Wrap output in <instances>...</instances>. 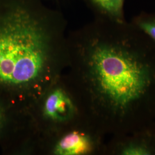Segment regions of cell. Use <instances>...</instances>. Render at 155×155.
Wrapping results in <instances>:
<instances>
[{
  "mask_svg": "<svg viewBox=\"0 0 155 155\" xmlns=\"http://www.w3.org/2000/svg\"><path fill=\"white\" fill-rule=\"evenodd\" d=\"M80 51L94 114L116 135L155 124V43L130 22L96 17Z\"/></svg>",
  "mask_w": 155,
  "mask_h": 155,
  "instance_id": "obj_1",
  "label": "cell"
},
{
  "mask_svg": "<svg viewBox=\"0 0 155 155\" xmlns=\"http://www.w3.org/2000/svg\"><path fill=\"white\" fill-rule=\"evenodd\" d=\"M62 15L41 0H0V97L39 79Z\"/></svg>",
  "mask_w": 155,
  "mask_h": 155,
  "instance_id": "obj_2",
  "label": "cell"
},
{
  "mask_svg": "<svg viewBox=\"0 0 155 155\" xmlns=\"http://www.w3.org/2000/svg\"><path fill=\"white\" fill-rule=\"evenodd\" d=\"M110 153L114 155H155V124L132 133L114 136Z\"/></svg>",
  "mask_w": 155,
  "mask_h": 155,
  "instance_id": "obj_3",
  "label": "cell"
},
{
  "mask_svg": "<svg viewBox=\"0 0 155 155\" xmlns=\"http://www.w3.org/2000/svg\"><path fill=\"white\" fill-rule=\"evenodd\" d=\"M96 137L90 133L73 131L59 141L55 153L60 155H82L91 154L97 149Z\"/></svg>",
  "mask_w": 155,
  "mask_h": 155,
  "instance_id": "obj_4",
  "label": "cell"
},
{
  "mask_svg": "<svg viewBox=\"0 0 155 155\" xmlns=\"http://www.w3.org/2000/svg\"><path fill=\"white\" fill-rule=\"evenodd\" d=\"M73 111L74 105L71 101L61 89L54 90L45 101V114L53 120H66Z\"/></svg>",
  "mask_w": 155,
  "mask_h": 155,
  "instance_id": "obj_5",
  "label": "cell"
},
{
  "mask_svg": "<svg viewBox=\"0 0 155 155\" xmlns=\"http://www.w3.org/2000/svg\"><path fill=\"white\" fill-rule=\"evenodd\" d=\"M96 17L116 21H126L125 0H85Z\"/></svg>",
  "mask_w": 155,
  "mask_h": 155,
  "instance_id": "obj_6",
  "label": "cell"
},
{
  "mask_svg": "<svg viewBox=\"0 0 155 155\" xmlns=\"http://www.w3.org/2000/svg\"><path fill=\"white\" fill-rule=\"evenodd\" d=\"M130 22L155 43V13L143 12L133 17Z\"/></svg>",
  "mask_w": 155,
  "mask_h": 155,
  "instance_id": "obj_7",
  "label": "cell"
},
{
  "mask_svg": "<svg viewBox=\"0 0 155 155\" xmlns=\"http://www.w3.org/2000/svg\"><path fill=\"white\" fill-rule=\"evenodd\" d=\"M8 105L0 97V140L5 135L10 118Z\"/></svg>",
  "mask_w": 155,
  "mask_h": 155,
  "instance_id": "obj_8",
  "label": "cell"
}]
</instances>
